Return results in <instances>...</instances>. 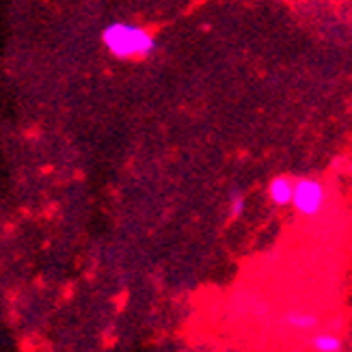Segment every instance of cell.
<instances>
[{
    "instance_id": "cell-5",
    "label": "cell",
    "mask_w": 352,
    "mask_h": 352,
    "mask_svg": "<svg viewBox=\"0 0 352 352\" xmlns=\"http://www.w3.org/2000/svg\"><path fill=\"white\" fill-rule=\"evenodd\" d=\"M285 322L298 331H309L318 324V318L314 314H287Z\"/></svg>"
},
{
    "instance_id": "cell-4",
    "label": "cell",
    "mask_w": 352,
    "mask_h": 352,
    "mask_svg": "<svg viewBox=\"0 0 352 352\" xmlns=\"http://www.w3.org/2000/svg\"><path fill=\"white\" fill-rule=\"evenodd\" d=\"M311 348L318 352H340V350H344V342L338 338V335L320 333L311 340Z\"/></svg>"
},
{
    "instance_id": "cell-3",
    "label": "cell",
    "mask_w": 352,
    "mask_h": 352,
    "mask_svg": "<svg viewBox=\"0 0 352 352\" xmlns=\"http://www.w3.org/2000/svg\"><path fill=\"white\" fill-rule=\"evenodd\" d=\"M292 192H294V179L287 175H277L268 186V197L274 206H289L292 204Z\"/></svg>"
},
{
    "instance_id": "cell-6",
    "label": "cell",
    "mask_w": 352,
    "mask_h": 352,
    "mask_svg": "<svg viewBox=\"0 0 352 352\" xmlns=\"http://www.w3.org/2000/svg\"><path fill=\"white\" fill-rule=\"evenodd\" d=\"M244 208H247V199H244L242 192H234L232 195V204H229V210H232L234 217H240V214L244 212Z\"/></svg>"
},
{
    "instance_id": "cell-1",
    "label": "cell",
    "mask_w": 352,
    "mask_h": 352,
    "mask_svg": "<svg viewBox=\"0 0 352 352\" xmlns=\"http://www.w3.org/2000/svg\"><path fill=\"white\" fill-rule=\"evenodd\" d=\"M102 43L111 56L121 60L147 58L156 50V39L147 28L115 20L102 30Z\"/></svg>"
},
{
    "instance_id": "cell-2",
    "label": "cell",
    "mask_w": 352,
    "mask_h": 352,
    "mask_svg": "<svg viewBox=\"0 0 352 352\" xmlns=\"http://www.w3.org/2000/svg\"><path fill=\"white\" fill-rule=\"evenodd\" d=\"M292 206L300 214H305V217H316L324 206V186L311 177L296 179L292 192Z\"/></svg>"
}]
</instances>
